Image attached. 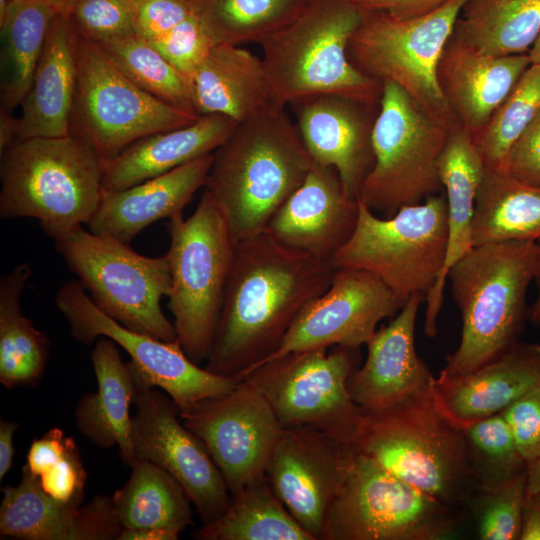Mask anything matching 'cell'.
I'll list each match as a JSON object with an SVG mask.
<instances>
[{"label":"cell","mask_w":540,"mask_h":540,"mask_svg":"<svg viewBox=\"0 0 540 540\" xmlns=\"http://www.w3.org/2000/svg\"><path fill=\"white\" fill-rule=\"evenodd\" d=\"M329 262L267 232L236 243L205 368L240 380L272 355L299 314L329 287Z\"/></svg>","instance_id":"1"},{"label":"cell","mask_w":540,"mask_h":540,"mask_svg":"<svg viewBox=\"0 0 540 540\" xmlns=\"http://www.w3.org/2000/svg\"><path fill=\"white\" fill-rule=\"evenodd\" d=\"M212 155L204 191L236 243L266 231L313 165L296 125L278 104L237 122Z\"/></svg>","instance_id":"2"},{"label":"cell","mask_w":540,"mask_h":540,"mask_svg":"<svg viewBox=\"0 0 540 540\" xmlns=\"http://www.w3.org/2000/svg\"><path fill=\"white\" fill-rule=\"evenodd\" d=\"M434 383L391 407L361 410L351 444L355 452L460 512L479 485L464 432L439 408Z\"/></svg>","instance_id":"3"},{"label":"cell","mask_w":540,"mask_h":540,"mask_svg":"<svg viewBox=\"0 0 540 540\" xmlns=\"http://www.w3.org/2000/svg\"><path fill=\"white\" fill-rule=\"evenodd\" d=\"M537 241L487 243L471 248L447 278L462 320L457 349L440 372L456 377L498 358L517 344L529 320Z\"/></svg>","instance_id":"4"},{"label":"cell","mask_w":540,"mask_h":540,"mask_svg":"<svg viewBox=\"0 0 540 540\" xmlns=\"http://www.w3.org/2000/svg\"><path fill=\"white\" fill-rule=\"evenodd\" d=\"M366 11L351 0H313L262 43V62L274 102L337 95L378 105L383 83L351 61V40Z\"/></svg>","instance_id":"5"},{"label":"cell","mask_w":540,"mask_h":540,"mask_svg":"<svg viewBox=\"0 0 540 540\" xmlns=\"http://www.w3.org/2000/svg\"><path fill=\"white\" fill-rule=\"evenodd\" d=\"M0 218H35L53 240L88 224L102 188L101 158L71 135L15 141L0 153Z\"/></svg>","instance_id":"6"},{"label":"cell","mask_w":540,"mask_h":540,"mask_svg":"<svg viewBox=\"0 0 540 540\" xmlns=\"http://www.w3.org/2000/svg\"><path fill=\"white\" fill-rule=\"evenodd\" d=\"M171 290L168 308L177 341L195 363L206 361L217 330L236 242L210 195L194 212L169 219Z\"/></svg>","instance_id":"7"},{"label":"cell","mask_w":540,"mask_h":540,"mask_svg":"<svg viewBox=\"0 0 540 540\" xmlns=\"http://www.w3.org/2000/svg\"><path fill=\"white\" fill-rule=\"evenodd\" d=\"M371 142L374 164L358 199L381 217L442 193L438 161L451 128L404 89L383 81Z\"/></svg>","instance_id":"8"},{"label":"cell","mask_w":540,"mask_h":540,"mask_svg":"<svg viewBox=\"0 0 540 540\" xmlns=\"http://www.w3.org/2000/svg\"><path fill=\"white\" fill-rule=\"evenodd\" d=\"M359 202L356 227L329 260L333 269L367 271L382 280L404 306L415 293L425 296L445 261L448 227L445 193L381 217Z\"/></svg>","instance_id":"9"},{"label":"cell","mask_w":540,"mask_h":540,"mask_svg":"<svg viewBox=\"0 0 540 540\" xmlns=\"http://www.w3.org/2000/svg\"><path fill=\"white\" fill-rule=\"evenodd\" d=\"M54 247L93 303L126 328L164 341L177 340L161 299L171 290L167 254L147 257L129 244L77 226Z\"/></svg>","instance_id":"10"},{"label":"cell","mask_w":540,"mask_h":540,"mask_svg":"<svg viewBox=\"0 0 540 540\" xmlns=\"http://www.w3.org/2000/svg\"><path fill=\"white\" fill-rule=\"evenodd\" d=\"M459 522V511L356 452L320 540H438Z\"/></svg>","instance_id":"11"},{"label":"cell","mask_w":540,"mask_h":540,"mask_svg":"<svg viewBox=\"0 0 540 540\" xmlns=\"http://www.w3.org/2000/svg\"><path fill=\"white\" fill-rule=\"evenodd\" d=\"M76 57L69 135L88 144L101 159L118 155L146 136L186 126L200 117L141 89L96 43L78 34Z\"/></svg>","instance_id":"12"},{"label":"cell","mask_w":540,"mask_h":540,"mask_svg":"<svg viewBox=\"0 0 540 540\" xmlns=\"http://www.w3.org/2000/svg\"><path fill=\"white\" fill-rule=\"evenodd\" d=\"M466 1L450 0L407 19L366 11L351 40V61L365 74L399 85L451 128L460 126L439 85L438 65Z\"/></svg>","instance_id":"13"},{"label":"cell","mask_w":540,"mask_h":540,"mask_svg":"<svg viewBox=\"0 0 540 540\" xmlns=\"http://www.w3.org/2000/svg\"><path fill=\"white\" fill-rule=\"evenodd\" d=\"M360 348L333 346L297 351L266 361L243 376L267 399L283 429L308 427L352 442L362 411L348 381Z\"/></svg>","instance_id":"14"},{"label":"cell","mask_w":540,"mask_h":540,"mask_svg":"<svg viewBox=\"0 0 540 540\" xmlns=\"http://www.w3.org/2000/svg\"><path fill=\"white\" fill-rule=\"evenodd\" d=\"M55 303L75 340L88 345L101 336L112 339L130 356L128 363L141 386L163 390L179 412L188 411L203 399L228 393L239 383L237 378L201 368L177 340L164 341L121 325L93 303L78 280L63 284Z\"/></svg>","instance_id":"15"},{"label":"cell","mask_w":540,"mask_h":540,"mask_svg":"<svg viewBox=\"0 0 540 540\" xmlns=\"http://www.w3.org/2000/svg\"><path fill=\"white\" fill-rule=\"evenodd\" d=\"M179 413L182 423L205 445L231 496L265 474L283 431L264 395L244 380L232 391Z\"/></svg>","instance_id":"16"},{"label":"cell","mask_w":540,"mask_h":540,"mask_svg":"<svg viewBox=\"0 0 540 540\" xmlns=\"http://www.w3.org/2000/svg\"><path fill=\"white\" fill-rule=\"evenodd\" d=\"M131 438L137 461H150L172 475L202 521L217 520L229 507L226 482L202 441L181 421L175 402L157 387L138 390Z\"/></svg>","instance_id":"17"},{"label":"cell","mask_w":540,"mask_h":540,"mask_svg":"<svg viewBox=\"0 0 540 540\" xmlns=\"http://www.w3.org/2000/svg\"><path fill=\"white\" fill-rule=\"evenodd\" d=\"M356 458L348 441L321 430L283 429L265 475L295 520L320 540L330 505L344 485Z\"/></svg>","instance_id":"18"},{"label":"cell","mask_w":540,"mask_h":540,"mask_svg":"<svg viewBox=\"0 0 540 540\" xmlns=\"http://www.w3.org/2000/svg\"><path fill=\"white\" fill-rule=\"evenodd\" d=\"M402 307L395 294L372 273L334 269L327 290L305 307L277 350L259 365L291 352L336 345L360 348L373 336L380 321L394 317Z\"/></svg>","instance_id":"19"},{"label":"cell","mask_w":540,"mask_h":540,"mask_svg":"<svg viewBox=\"0 0 540 540\" xmlns=\"http://www.w3.org/2000/svg\"><path fill=\"white\" fill-rule=\"evenodd\" d=\"M313 163L334 168L347 196L358 199L374 164L371 135L378 105L321 95L289 105Z\"/></svg>","instance_id":"20"},{"label":"cell","mask_w":540,"mask_h":540,"mask_svg":"<svg viewBox=\"0 0 540 540\" xmlns=\"http://www.w3.org/2000/svg\"><path fill=\"white\" fill-rule=\"evenodd\" d=\"M358 215V199L347 196L337 171L313 163L265 232L292 249L329 262L351 237Z\"/></svg>","instance_id":"21"},{"label":"cell","mask_w":540,"mask_h":540,"mask_svg":"<svg viewBox=\"0 0 540 540\" xmlns=\"http://www.w3.org/2000/svg\"><path fill=\"white\" fill-rule=\"evenodd\" d=\"M0 535L20 540H118L112 496L65 503L45 494L25 465L18 485L2 487Z\"/></svg>","instance_id":"22"},{"label":"cell","mask_w":540,"mask_h":540,"mask_svg":"<svg viewBox=\"0 0 540 540\" xmlns=\"http://www.w3.org/2000/svg\"><path fill=\"white\" fill-rule=\"evenodd\" d=\"M425 298L413 294L366 343V359L348 381L351 397L362 411L391 407L434 383L436 377L415 347L417 314Z\"/></svg>","instance_id":"23"},{"label":"cell","mask_w":540,"mask_h":540,"mask_svg":"<svg viewBox=\"0 0 540 540\" xmlns=\"http://www.w3.org/2000/svg\"><path fill=\"white\" fill-rule=\"evenodd\" d=\"M530 65L528 53L495 56L451 36L439 61L438 81L459 125L475 138Z\"/></svg>","instance_id":"24"},{"label":"cell","mask_w":540,"mask_h":540,"mask_svg":"<svg viewBox=\"0 0 540 540\" xmlns=\"http://www.w3.org/2000/svg\"><path fill=\"white\" fill-rule=\"evenodd\" d=\"M540 385V344L519 341L498 358L462 376L435 378L434 394L445 416L458 428L502 413Z\"/></svg>","instance_id":"25"},{"label":"cell","mask_w":540,"mask_h":540,"mask_svg":"<svg viewBox=\"0 0 540 540\" xmlns=\"http://www.w3.org/2000/svg\"><path fill=\"white\" fill-rule=\"evenodd\" d=\"M212 154L125 189L103 190L88 230L130 245L154 222L182 214L198 189L205 186Z\"/></svg>","instance_id":"26"},{"label":"cell","mask_w":540,"mask_h":540,"mask_svg":"<svg viewBox=\"0 0 540 540\" xmlns=\"http://www.w3.org/2000/svg\"><path fill=\"white\" fill-rule=\"evenodd\" d=\"M76 42L77 33L69 14L57 13L21 104L16 141L69 136L77 83Z\"/></svg>","instance_id":"27"},{"label":"cell","mask_w":540,"mask_h":540,"mask_svg":"<svg viewBox=\"0 0 540 540\" xmlns=\"http://www.w3.org/2000/svg\"><path fill=\"white\" fill-rule=\"evenodd\" d=\"M119 346L101 336L91 352L97 390L84 394L75 407L79 432L102 449L117 445L122 462L132 467L136 462L131 430L130 407L139 389L138 380L128 362H124Z\"/></svg>","instance_id":"28"},{"label":"cell","mask_w":540,"mask_h":540,"mask_svg":"<svg viewBox=\"0 0 540 540\" xmlns=\"http://www.w3.org/2000/svg\"><path fill=\"white\" fill-rule=\"evenodd\" d=\"M236 124L224 115H203L186 126L146 136L118 155L101 159L102 188L125 189L212 154Z\"/></svg>","instance_id":"29"},{"label":"cell","mask_w":540,"mask_h":540,"mask_svg":"<svg viewBox=\"0 0 540 540\" xmlns=\"http://www.w3.org/2000/svg\"><path fill=\"white\" fill-rule=\"evenodd\" d=\"M438 168L447 201L448 240L443 268L427 294L424 333L434 337L450 268L473 247L475 198L485 166L472 135L455 127L439 158Z\"/></svg>","instance_id":"30"},{"label":"cell","mask_w":540,"mask_h":540,"mask_svg":"<svg viewBox=\"0 0 540 540\" xmlns=\"http://www.w3.org/2000/svg\"><path fill=\"white\" fill-rule=\"evenodd\" d=\"M189 88L199 116L219 114L240 122L276 104L262 59L240 45H213Z\"/></svg>","instance_id":"31"},{"label":"cell","mask_w":540,"mask_h":540,"mask_svg":"<svg viewBox=\"0 0 540 540\" xmlns=\"http://www.w3.org/2000/svg\"><path fill=\"white\" fill-rule=\"evenodd\" d=\"M31 272L22 262L0 279V382L7 389L37 385L50 355L48 336L21 308Z\"/></svg>","instance_id":"32"},{"label":"cell","mask_w":540,"mask_h":540,"mask_svg":"<svg viewBox=\"0 0 540 540\" xmlns=\"http://www.w3.org/2000/svg\"><path fill=\"white\" fill-rule=\"evenodd\" d=\"M540 240V188L485 169L475 198L473 246Z\"/></svg>","instance_id":"33"},{"label":"cell","mask_w":540,"mask_h":540,"mask_svg":"<svg viewBox=\"0 0 540 540\" xmlns=\"http://www.w3.org/2000/svg\"><path fill=\"white\" fill-rule=\"evenodd\" d=\"M540 32V0H467L452 37L481 52L528 53Z\"/></svg>","instance_id":"34"},{"label":"cell","mask_w":540,"mask_h":540,"mask_svg":"<svg viewBox=\"0 0 540 540\" xmlns=\"http://www.w3.org/2000/svg\"><path fill=\"white\" fill-rule=\"evenodd\" d=\"M127 482L112 495L123 529H163L181 534L192 523L191 501L160 466L137 461Z\"/></svg>","instance_id":"35"},{"label":"cell","mask_w":540,"mask_h":540,"mask_svg":"<svg viewBox=\"0 0 540 540\" xmlns=\"http://www.w3.org/2000/svg\"><path fill=\"white\" fill-rule=\"evenodd\" d=\"M192 536L200 540H314L276 496L265 474L231 496L227 510Z\"/></svg>","instance_id":"36"},{"label":"cell","mask_w":540,"mask_h":540,"mask_svg":"<svg viewBox=\"0 0 540 540\" xmlns=\"http://www.w3.org/2000/svg\"><path fill=\"white\" fill-rule=\"evenodd\" d=\"M56 14L45 0L10 3L0 22L1 109L12 112L22 104Z\"/></svg>","instance_id":"37"},{"label":"cell","mask_w":540,"mask_h":540,"mask_svg":"<svg viewBox=\"0 0 540 540\" xmlns=\"http://www.w3.org/2000/svg\"><path fill=\"white\" fill-rule=\"evenodd\" d=\"M313 0H193L215 44L262 43L295 20Z\"/></svg>","instance_id":"38"},{"label":"cell","mask_w":540,"mask_h":540,"mask_svg":"<svg viewBox=\"0 0 540 540\" xmlns=\"http://www.w3.org/2000/svg\"><path fill=\"white\" fill-rule=\"evenodd\" d=\"M96 44L141 89L171 105L197 114L193 109L187 80L148 40L132 32Z\"/></svg>","instance_id":"39"},{"label":"cell","mask_w":540,"mask_h":540,"mask_svg":"<svg viewBox=\"0 0 540 540\" xmlns=\"http://www.w3.org/2000/svg\"><path fill=\"white\" fill-rule=\"evenodd\" d=\"M540 110V64H531L474 139L485 169L504 172L508 152Z\"/></svg>","instance_id":"40"},{"label":"cell","mask_w":540,"mask_h":540,"mask_svg":"<svg viewBox=\"0 0 540 540\" xmlns=\"http://www.w3.org/2000/svg\"><path fill=\"white\" fill-rule=\"evenodd\" d=\"M24 464L48 496L82 503L87 473L75 440L54 427L31 443Z\"/></svg>","instance_id":"41"},{"label":"cell","mask_w":540,"mask_h":540,"mask_svg":"<svg viewBox=\"0 0 540 540\" xmlns=\"http://www.w3.org/2000/svg\"><path fill=\"white\" fill-rule=\"evenodd\" d=\"M463 432L479 489L493 488L527 470V463L501 413L478 420Z\"/></svg>","instance_id":"42"},{"label":"cell","mask_w":540,"mask_h":540,"mask_svg":"<svg viewBox=\"0 0 540 540\" xmlns=\"http://www.w3.org/2000/svg\"><path fill=\"white\" fill-rule=\"evenodd\" d=\"M527 497V470L489 489H478L467 506L472 508L478 538L519 540Z\"/></svg>","instance_id":"43"},{"label":"cell","mask_w":540,"mask_h":540,"mask_svg":"<svg viewBox=\"0 0 540 540\" xmlns=\"http://www.w3.org/2000/svg\"><path fill=\"white\" fill-rule=\"evenodd\" d=\"M77 34L100 43L134 31V0H80L69 13Z\"/></svg>","instance_id":"44"},{"label":"cell","mask_w":540,"mask_h":540,"mask_svg":"<svg viewBox=\"0 0 540 540\" xmlns=\"http://www.w3.org/2000/svg\"><path fill=\"white\" fill-rule=\"evenodd\" d=\"M149 42L187 80L188 84L213 46L195 10L173 29Z\"/></svg>","instance_id":"45"},{"label":"cell","mask_w":540,"mask_h":540,"mask_svg":"<svg viewBox=\"0 0 540 540\" xmlns=\"http://www.w3.org/2000/svg\"><path fill=\"white\" fill-rule=\"evenodd\" d=\"M501 414L527 466L540 459V385L524 393Z\"/></svg>","instance_id":"46"},{"label":"cell","mask_w":540,"mask_h":540,"mask_svg":"<svg viewBox=\"0 0 540 540\" xmlns=\"http://www.w3.org/2000/svg\"><path fill=\"white\" fill-rule=\"evenodd\" d=\"M193 13V0H134V31L151 41Z\"/></svg>","instance_id":"47"},{"label":"cell","mask_w":540,"mask_h":540,"mask_svg":"<svg viewBox=\"0 0 540 540\" xmlns=\"http://www.w3.org/2000/svg\"><path fill=\"white\" fill-rule=\"evenodd\" d=\"M505 173L540 188V110L512 144Z\"/></svg>","instance_id":"48"},{"label":"cell","mask_w":540,"mask_h":540,"mask_svg":"<svg viewBox=\"0 0 540 540\" xmlns=\"http://www.w3.org/2000/svg\"><path fill=\"white\" fill-rule=\"evenodd\" d=\"M365 11L385 12L396 18H414L440 8L450 0H351Z\"/></svg>","instance_id":"49"},{"label":"cell","mask_w":540,"mask_h":540,"mask_svg":"<svg viewBox=\"0 0 540 540\" xmlns=\"http://www.w3.org/2000/svg\"><path fill=\"white\" fill-rule=\"evenodd\" d=\"M519 540H540V491L527 493Z\"/></svg>","instance_id":"50"},{"label":"cell","mask_w":540,"mask_h":540,"mask_svg":"<svg viewBox=\"0 0 540 540\" xmlns=\"http://www.w3.org/2000/svg\"><path fill=\"white\" fill-rule=\"evenodd\" d=\"M18 428L17 422L0 419V481L13 465L15 454L13 436Z\"/></svg>","instance_id":"51"},{"label":"cell","mask_w":540,"mask_h":540,"mask_svg":"<svg viewBox=\"0 0 540 540\" xmlns=\"http://www.w3.org/2000/svg\"><path fill=\"white\" fill-rule=\"evenodd\" d=\"M180 535L163 529H122L118 540H177Z\"/></svg>","instance_id":"52"},{"label":"cell","mask_w":540,"mask_h":540,"mask_svg":"<svg viewBox=\"0 0 540 540\" xmlns=\"http://www.w3.org/2000/svg\"><path fill=\"white\" fill-rule=\"evenodd\" d=\"M17 117L11 111L0 110V153L16 141Z\"/></svg>","instance_id":"53"},{"label":"cell","mask_w":540,"mask_h":540,"mask_svg":"<svg viewBox=\"0 0 540 540\" xmlns=\"http://www.w3.org/2000/svg\"><path fill=\"white\" fill-rule=\"evenodd\" d=\"M533 282H535L537 286V297L530 307L529 320L533 325L540 327V240L537 241Z\"/></svg>","instance_id":"54"},{"label":"cell","mask_w":540,"mask_h":540,"mask_svg":"<svg viewBox=\"0 0 540 540\" xmlns=\"http://www.w3.org/2000/svg\"><path fill=\"white\" fill-rule=\"evenodd\" d=\"M540 491V459L527 466V493Z\"/></svg>","instance_id":"55"},{"label":"cell","mask_w":540,"mask_h":540,"mask_svg":"<svg viewBox=\"0 0 540 540\" xmlns=\"http://www.w3.org/2000/svg\"><path fill=\"white\" fill-rule=\"evenodd\" d=\"M57 13L69 14L80 0H45Z\"/></svg>","instance_id":"56"},{"label":"cell","mask_w":540,"mask_h":540,"mask_svg":"<svg viewBox=\"0 0 540 540\" xmlns=\"http://www.w3.org/2000/svg\"><path fill=\"white\" fill-rule=\"evenodd\" d=\"M528 54L531 64H540V32Z\"/></svg>","instance_id":"57"},{"label":"cell","mask_w":540,"mask_h":540,"mask_svg":"<svg viewBox=\"0 0 540 540\" xmlns=\"http://www.w3.org/2000/svg\"><path fill=\"white\" fill-rule=\"evenodd\" d=\"M11 3H15V4H19V3H23V2H26V1H29V0H10Z\"/></svg>","instance_id":"58"}]
</instances>
